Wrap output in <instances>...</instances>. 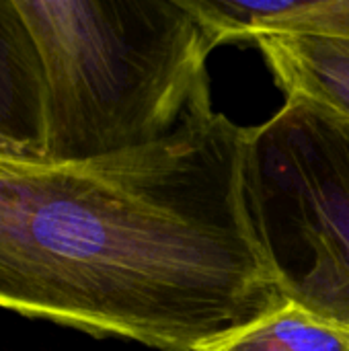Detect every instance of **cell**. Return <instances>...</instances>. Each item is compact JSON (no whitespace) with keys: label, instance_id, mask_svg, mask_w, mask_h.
<instances>
[{"label":"cell","instance_id":"obj_5","mask_svg":"<svg viewBox=\"0 0 349 351\" xmlns=\"http://www.w3.org/2000/svg\"><path fill=\"white\" fill-rule=\"evenodd\" d=\"M218 43L265 35H311L349 39V0H193Z\"/></svg>","mask_w":349,"mask_h":351},{"label":"cell","instance_id":"obj_3","mask_svg":"<svg viewBox=\"0 0 349 351\" xmlns=\"http://www.w3.org/2000/svg\"><path fill=\"white\" fill-rule=\"evenodd\" d=\"M251 224L286 300L349 329V119L302 97L251 128Z\"/></svg>","mask_w":349,"mask_h":351},{"label":"cell","instance_id":"obj_6","mask_svg":"<svg viewBox=\"0 0 349 351\" xmlns=\"http://www.w3.org/2000/svg\"><path fill=\"white\" fill-rule=\"evenodd\" d=\"M255 43L288 97L315 101L349 119V39L265 35Z\"/></svg>","mask_w":349,"mask_h":351},{"label":"cell","instance_id":"obj_8","mask_svg":"<svg viewBox=\"0 0 349 351\" xmlns=\"http://www.w3.org/2000/svg\"><path fill=\"white\" fill-rule=\"evenodd\" d=\"M0 160H23V158L14 150H10L8 146L0 144ZM23 162H27V160H23Z\"/></svg>","mask_w":349,"mask_h":351},{"label":"cell","instance_id":"obj_4","mask_svg":"<svg viewBox=\"0 0 349 351\" xmlns=\"http://www.w3.org/2000/svg\"><path fill=\"white\" fill-rule=\"evenodd\" d=\"M43 128V70L35 39L16 2L0 0V144L27 162H41Z\"/></svg>","mask_w":349,"mask_h":351},{"label":"cell","instance_id":"obj_2","mask_svg":"<svg viewBox=\"0 0 349 351\" xmlns=\"http://www.w3.org/2000/svg\"><path fill=\"white\" fill-rule=\"evenodd\" d=\"M14 2L43 70V165L152 146L210 93L206 62L220 43L193 0Z\"/></svg>","mask_w":349,"mask_h":351},{"label":"cell","instance_id":"obj_1","mask_svg":"<svg viewBox=\"0 0 349 351\" xmlns=\"http://www.w3.org/2000/svg\"><path fill=\"white\" fill-rule=\"evenodd\" d=\"M249 138L204 95L134 152L0 160V308L202 351L286 304L247 208Z\"/></svg>","mask_w":349,"mask_h":351},{"label":"cell","instance_id":"obj_7","mask_svg":"<svg viewBox=\"0 0 349 351\" xmlns=\"http://www.w3.org/2000/svg\"><path fill=\"white\" fill-rule=\"evenodd\" d=\"M202 351H349V329L288 300Z\"/></svg>","mask_w":349,"mask_h":351}]
</instances>
